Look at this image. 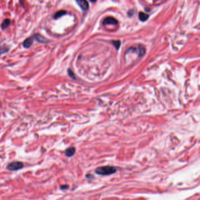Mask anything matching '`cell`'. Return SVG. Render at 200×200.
I'll list each match as a JSON object with an SVG mask.
<instances>
[{
    "label": "cell",
    "instance_id": "obj_1",
    "mask_svg": "<svg viewBox=\"0 0 200 200\" xmlns=\"http://www.w3.org/2000/svg\"><path fill=\"white\" fill-rule=\"evenodd\" d=\"M116 172V169H115V167L109 166L99 167L95 170L96 173L99 175H110V174H114Z\"/></svg>",
    "mask_w": 200,
    "mask_h": 200
},
{
    "label": "cell",
    "instance_id": "obj_2",
    "mask_svg": "<svg viewBox=\"0 0 200 200\" xmlns=\"http://www.w3.org/2000/svg\"><path fill=\"white\" fill-rule=\"evenodd\" d=\"M24 167V165L22 162H14L7 166V169L10 171H17L21 169Z\"/></svg>",
    "mask_w": 200,
    "mask_h": 200
},
{
    "label": "cell",
    "instance_id": "obj_3",
    "mask_svg": "<svg viewBox=\"0 0 200 200\" xmlns=\"http://www.w3.org/2000/svg\"><path fill=\"white\" fill-rule=\"evenodd\" d=\"M33 38L35 39L37 42L41 43V44H48V43L49 42V41L48 40V39H46L45 37L44 36L41 35L40 34L38 33L35 34V35H34Z\"/></svg>",
    "mask_w": 200,
    "mask_h": 200
},
{
    "label": "cell",
    "instance_id": "obj_4",
    "mask_svg": "<svg viewBox=\"0 0 200 200\" xmlns=\"http://www.w3.org/2000/svg\"><path fill=\"white\" fill-rule=\"evenodd\" d=\"M103 25H117L118 23V21L113 17H107L104 19L103 22Z\"/></svg>",
    "mask_w": 200,
    "mask_h": 200
},
{
    "label": "cell",
    "instance_id": "obj_5",
    "mask_svg": "<svg viewBox=\"0 0 200 200\" xmlns=\"http://www.w3.org/2000/svg\"><path fill=\"white\" fill-rule=\"evenodd\" d=\"M76 1L83 10H87L89 8V4L86 0H76Z\"/></svg>",
    "mask_w": 200,
    "mask_h": 200
},
{
    "label": "cell",
    "instance_id": "obj_6",
    "mask_svg": "<svg viewBox=\"0 0 200 200\" xmlns=\"http://www.w3.org/2000/svg\"><path fill=\"white\" fill-rule=\"evenodd\" d=\"M33 42H34L33 37H28V38L26 39L24 41V42H23V46L26 49L30 48V47L32 46V44H33Z\"/></svg>",
    "mask_w": 200,
    "mask_h": 200
},
{
    "label": "cell",
    "instance_id": "obj_7",
    "mask_svg": "<svg viewBox=\"0 0 200 200\" xmlns=\"http://www.w3.org/2000/svg\"><path fill=\"white\" fill-rule=\"evenodd\" d=\"M67 14V12L65 10H60L59 11H58L56 12V13L54 14L53 16V18L54 19H59V18L63 17V16L65 15L66 14Z\"/></svg>",
    "mask_w": 200,
    "mask_h": 200
},
{
    "label": "cell",
    "instance_id": "obj_8",
    "mask_svg": "<svg viewBox=\"0 0 200 200\" xmlns=\"http://www.w3.org/2000/svg\"><path fill=\"white\" fill-rule=\"evenodd\" d=\"M75 153V148L73 147H69L65 151V155L68 157H72Z\"/></svg>",
    "mask_w": 200,
    "mask_h": 200
},
{
    "label": "cell",
    "instance_id": "obj_9",
    "mask_svg": "<svg viewBox=\"0 0 200 200\" xmlns=\"http://www.w3.org/2000/svg\"><path fill=\"white\" fill-rule=\"evenodd\" d=\"M11 21L10 19H5L4 20V21L2 23V24L1 25L2 30H4L5 29H6L7 28H8L9 26V25L11 24Z\"/></svg>",
    "mask_w": 200,
    "mask_h": 200
},
{
    "label": "cell",
    "instance_id": "obj_10",
    "mask_svg": "<svg viewBox=\"0 0 200 200\" xmlns=\"http://www.w3.org/2000/svg\"><path fill=\"white\" fill-rule=\"evenodd\" d=\"M138 18L142 22H145V21H147V19L149 18V15H147L146 14L143 13V12H140L139 15H138Z\"/></svg>",
    "mask_w": 200,
    "mask_h": 200
},
{
    "label": "cell",
    "instance_id": "obj_11",
    "mask_svg": "<svg viewBox=\"0 0 200 200\" xmlns=\"http://www.w3.org/2000/svg\"><path fill=\"white\" fill-rule=\"evenodd\" d=\"M138 55H139V56L140 57L143 56L145 55L146 52V49L145 47L142 46V45H138Z\"/></svg>",
    "mask_w": 200,
    "mask_h": 200
},
{
    "label": "cell",
    "instance_id": "obj_12",
    "mask_svg": "<svg viewBox=\"0 0 200 200\" xmlns=\"http://www.w3.org/2000/svg\"><path fill=\"white\" fill-rule=\"evenodd\" d=\"M120 41H113V44L114 45V46L117 49H119L120 46Z\"/></svg>",
    "mask_w": 200,
    "mask_h": 200
},
{
    "label": "cell",
    "instance_id": "obj_13",
    "mask_svg": "<svg viewBox=\"0 0 200 200\" xmlns=\"http://www.w3.org/2000/svg\"><path fill=\"white\" fill-rule=\"evenodd\" d=\"M68 74H69V76L71 77L72 78L75 79V80L76 78H75V75L74 74V73H73V72L72 71V70L70 69V68H69V69L68 70Z\"/></svg>",
    "mask_w": 200,
    "mask_h": 200
},
{
    "label": "cell",
    "instance_id": "obj_14",
    "mask_svg": "<svg viewBox=\"0 0 200 200\" xmlns=\"http://www.w3.org/2000/svg\"><path fill=\"white\" fill-rule=\"evenodd\" d=\"M8 50L9 49L8 48H6V47H5V48H1L0 49V55H1L3 53H7V52H8Z\"/></svg>",
    "mask_w": 200,
    "mask_h": 200
},
{
    "label": "cell",
    "instance_id": "obj_15",
    "mask_svg": "<svg viewBox=\"0 0 200 200\" xmlns=\"http://www.w3.org/2000/svg\"><path fill=\"white\" fill-rule=\"evenodd\" d=\"M68 188V185H62V186L61 187V189H62V190H64V189H66Z\"/></svg>",
    "mask_w": 200,
    "mask_h": 200
},
{
    "label": "cell",
    "instance_id": "obj_16",
    "mask_svg": "<svg viewBox=\"0 0 200 200\" xmlns=\"http://www.w3.org/2000/svg\"><path fill=\"white\" fill-rule=\"evenodd\" d=\"M91 2H92V3H95V2L96 1V0H90Z\"/></svg>",
    "mask_w": 200,
    "mask_h": 200
}]
</instances>
